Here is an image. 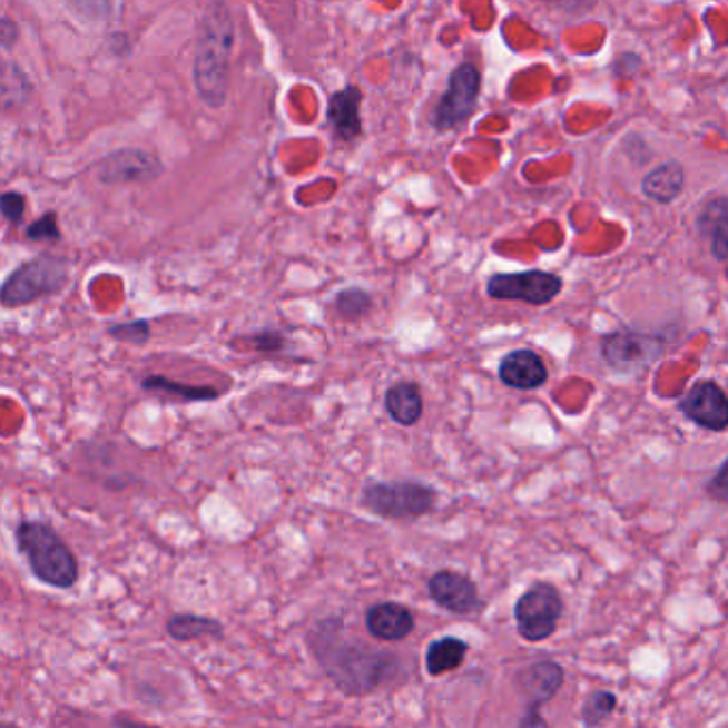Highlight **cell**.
I'll return each mask as SVG.
<instances>
[{"instance_id":"cell-1","label":"cell","mask_w":728,"mask_h":728,"mask_svg":"<svg viewBox=\"0 0 728 728\" xmlns=\"http://www.w3.org/2000/svg\"><path fill=\"white\" fill-rule=\"evenodd\" d=\"M340 630L342 620L329 618L318 622V628L311 634V646L318 662L340 690L348 695H367L395 676L397 656L390 651L344 643Z\"/></svg>"},{"instance_id":"cell-2","label":"cell","mask_w":728,"mask_h":728,"mask_svg":"<svg viewBox=\"0 0 728 728\" xmlns=\"http://www.w3.org/2000/svg\"><path fill=\"white\" fill-rule=\"evenodd\" d=\"M235 46V22L225 4H214L201 18L193 60V83L201 104L218 109L227 104Z\"/></svg>"},{"instance_id":"cell-3","label":"cell","mask_w":728,"mask_h":728,"mask_svg":"<svg viewBox=\"0 0 728 728\" xmlns=\"http://www.w3.org/2000/svg\"><path fill=\"white\" fill-rule=\"evenodd\" d=\"M16 541L20 553L27 558L30 572L41 583L58 590H71L78 583V560L52 525L43 521H22L16 530Z\"/></svg>"},{"instance_id":"cell-4","label":"cell","mask_w":728,"mask_h":728,"mask_svg":"<svg viewBox=\"0 0 728 728\" xmlns=\"http://www.w3.org/2000/svg\"><path fill=\"white\" fill-rule=\"evenodd\" d=\"M69 283V260L56 255H39L16 267L0 288L4 308H22L41 297L62 291Z\"/></svg>"},{"instance_id":"cell-5","label":"cell","mask_w":728,"mask_h":728,"mask_svg":"<svg viewBox=\"0 0 728 728\" xmlns=\"http://www.w3.org/2000/svg\"><path fill=\"white\" fill-rule=\"evenodd\" d=\"M362 502L383 520H416L434 511L436 492L419 481L367 483Z\"/></svg>"},{"instance_id":"cell-6","label":"cell","mask_w":728,"mask_h":728,"mask_svg":"<svg viewBox=\"0 0 728 728\" xmlns=\"http://www.w3.org/2000/svg\"><path fill=\"white\" fill-rule=\"evenodd\" d=\"M564 286V281L545 269H530L515 274H494L485 291L492 299L500 302H523L528 306H547L553 302Z\"/></svg>"},{"instance_id":"cell-7","label":"cell","mask_w":728,"mask_h":728,"mask_svg":"<svg viewBox=\"0 0 728 728\" xmlns=\"http://www.w3.org/2000/svg\"><path fill=\"white\" fill-rule=\"evenodd\" d=\"M481 92V73L474 65L464 62L449 76V83L439 105L432 114V125L436 130L458 129L464 125L476 109Z\"/></svg>"},{"instance_id":"cell-8","label":"cell","mask_w":728,"mask_h":728,"mask_svg":"<svg viewBox=\"0 0 728 728\" xmlns=\"http://www.w3.org/2000/svg\"><path fill=\"white\" fill-rule=\"evenodd\" d=\"M562 616V599L555 588L541 583L528 590L515 604L518 630L525 641H545Z\"/></svg>"},{"instance_id":"cell-9","label":"cell","mask_w":728,"mask_h":728,"mask_svg":"<svg viewBox=\"0 0 728 728\" xmlns=\"http://www.w3.org/2000/svg\"><path fill=\"white\" fill-rule=\"evenodd\" d=\"M165 174L163 160L141 148H120L97 160L95 176L107 186L148 184Z\"/></svg>"},{"instance_id":"cell-10","label":"cell","mask_w":728,"mask_h":728,"mask_svg":"<svg viewBox=\"0 0 728 728\" xmlns=\"http://www.w3.org/2000/svg\"><path fill=\"white\" fill-rule=\"evenodd\" d=\"M600 353L602 360L618 372H639L665 353V342L650 334L620 329L602 338Z\"/></svg>"},{"instance_id":"cell-11","label":"cell","mask_w":728,"mask_h":728,"mask_svg":"<svg viewBox=\"0 0 728 728\" xmlns=\"http://www.w3.org/2000/svg\"><path fill=\"white\" fill-rule=\"evenodd\" d=\"M679 411L692 423L711 432L728 430V395L714 381H699L679 400Z\"/></svg>"},{"instance_id":"cell-12","label":"cell","mask_w":728,"mask_h":728,"mask_svg":"<svg viewBox=\"0 0 728 728\" xmlns=\"http://www.w3.org/2000/svg\"><path fill=\"white\" fill-rule=\"evenodd\" d=\"M430 599L451 613L469 616L481 609V599L474 581L455 571H439L427 581Z\"/></svg>"},{"instance_id":"cell-13","label":"cell","mask_w":728,"mask_h":728,"mask_svg":"<svg viewBox=\"0 0 728 728\" xmlns=\"http://www.w3.org/2000/svg\"><path fill=\"white\" fill-rule=\"evenodd\" d=\"M362 99H364V92L355 83H348L346 88H342L329 97L327 127L338 141L348 144V141H355L357 137H362V132H364Z\"/></svg>"},{"instance_id":"cell-14","label":"cell","mask_w":728,"mask_h":728,"mask_svg":"<svg viewBox=\"0 0 728 728\" xmlns=\"http://www.w3.org/2000/svg\"><path fill=\"white\" fill-rule=\"evenodd\" d=\"M498 376L511 390L530 391L543 387L549 372L539 353L530 348H518L502 357L498 365Z\"/></svg>"},{"instance_id":"cell-15","label":"cell","mask_w":728,"mask_h":728,"mask_svg":"<svg viewBox=\"0 0 728 728\" xmlns=\"http://www.w3.org/2000/svg\"><path fill=\"white\" fill-rule=\"evenodd\" d=\"M365 628L378 641H402L415 630V616L400 602H376L365 611Z\"/></svg>"},{"instance_id":"cell-16","label":"cell","mask_w":728,"mask_h":728,"mask_svg":"<svg viewBox=\"0 0 728 728\" xmlns=\"http://www.w3.org/2000/svg\"><path fill=\"white\" fill-rule=\"evenodd\" d=\"M683 184H686V174H683L681 163L667 160V163L653 167L651 171H648L643 176V180H641V193L650 201H656L660 206H667V204H673L677 197L681 195Z\"/></svg>"},{"instance_id":"cell-17","label":"cell","mask_w":728,"mask_h":728,"mask_svg":"<svg viewBox=\"0 0 728 728\" xmlns=\"http://www.w3.org/2000/svg\"><path fill=\"white\" fill-rule=\"evenodd\" d=\"M699 232L709 239L716 260H728V197H716L702 206L697 218Z\"/></svg>"},{"instance_id":"cell-18","label":"cell","mask_w":728,"mask_h":728,"mask_svg":"<svg viewBox=\"0 0 728 728\" xmlns=\"http://www.w3.org/2000/svg\"><path fill=\"white\" fill-rule=\"evenodd\" d=\"M562 683L564 671L555 662H539L521 673V692L530 701V707H541L551 697H555Z\"/></svg>"},{"instance_id":"cell-19","label":"cell","mask_w":728,"mask_h":728,"mask_svg":"<svg viewBox=\"0 0 728 728\" xmlns=\"http://www.w3.org/2000/svg\"><path fill=\"white\" fill-rule=\"evenodd\" d=\"M385 411L402 427H411L423 416V395L413 381H397L385 393Z\"/></svg>"},{"instance_id":"cell-20","label":"cell","mask_w":728,"mask_h":728,"mask_svg":"<svg viewBox=\"0 0 728 728\" xmlns=\"http://www.w3.org/2000/svg\"><path fill=\"white\" fill-rule=\"evenodd\" d=\"M141 390L157 393V395H167L178 402H211L220 397V391L209 385H188V383H178L160 374H150L141 381Z\"/></svg>"},{"instance_id":"cell-21","label":"cell","mask_w":728,"mask_h":728,"mask_svg":"<svg viewBox=\"0 0 728 728\" xmlns=\"http://www.w3.org/2000/svg\"><path fill=\"white\" fill-rule=\"evenodd\" d=\"M466 651H469V646L462 639H455V637L436 639L425 651V669L430 676L434 677L451 673L458 667H462Z\"/></svg>"},{"instance_id":"cell-22","label":"cell","mask_w":728,"mask_h":728,"mask_svg":"<svg viewBox=\"0 0 728 728\" xmlns=\"http://www.w3.org/2000/svg\"><path fill=\"white\" fill-rule=\"evenodd\" d=\"M167 632L176 641H195V639H208V637H223V624L218 620H211L206 616H195V613H178L169 618L167 622Z\"/></svg>"},{"instance_id":"cell-23","label":"cell","mask_w":728,"mask_h":728,"mask_svg":"<svg viewBox=\"0 0 728 728\" xmlns=\"http://www.w3.org/2000/svg\"><path fill=\"white\" fill-rule=\"evenodd\" d=\"M32 92V86L20 67L13 62H4L2 69V107L13 109L18 105L27 104Z\"/></svg>"},{"instance_id":"cell-24","label":"cell","mask_w":728,"mask_h":728,"mask_svg":"<svg viewBox=\"0 0 728 728\" xmlns=\"http://www.w3.org/2000/svg\"><path fill=\"white\" fill-rule=\"evenodd\" d=\"M334 304H336V311H338L342 318L353 321V318H360V316L370 313L374 299H372V295L365 288L351 286V288L340 291Z\"/></svg>"},{"instance_id":"cell-25","label":"cell","mask_w":728,"mask_h":728,"mask_svg":"<svg viewBox=\"0 0 728 728\" xmlns=\"http://www.w3.org/2000/svg\"><path fill=\"white\" fill-rule=\"evenodd\" d=\"M616 695L607 692V690H599L594 695H590V699L583 705V720L588 727H597L607 716H611V711L616 709Z\"/></svg>"},{"instance_id":"cell-26","label":"cell","mask_w":728,"mask_h":728,"mask_svg":"<svg viewBox=\"0 0 728 728\" xmlns=\"http://www.w3.org/2000/svg\"><path fill=\"white\" fill-rule=\"evenodd\" d=\"M107 334L111 338L120 340V342H129V344H146L150 336H153V327L148 321L139 318V321H127V323H116L111 327H107Z\"/></svg>"},{"instance_id":"cell-27","label":"cell","mask_w":728,"mask_h":728,"mask_svg":"<svg viewBox=\"0 0 728 728\" xmlns=\"http://www.w3.org/2000/svg\"><path fill=\"white\" fill-rule=\"evenodd\" d=\"M27 239L30 242H58L60 239V227H58V214L48 211L39 216L35 223L27 227Z\"/></svg>"},{"instance_id":"cell-28","label":"cell","mask_w":728,"mask_h":728,"mask_svg":"<svg viewBox=\"0 0 728 728\" xmlns=\"http://www.w3.org/2000/svg\"><path fill=\"white\" fill-rule=\"evenodd\" d=\"M0 211L4 216L7 223L20 227L24 223V216H27V197L18 190H7L2 193L0 197Z\"/></svg>"},{"instance_id":"cell-29","label":"cell","mask_w":728,"mask_h":728,"mask_svg":"<svg viewBox=\"0 0 728 728\" xmlns=\"http://www.w3.org/2000/svg\"><path fill=\"white\" fill-rule=\"evenodd\" d=\"M242 340L248 342L257 353H265V355L281 353L286 346V338L278 329H260L257 334L242 336Z\"/></svg>"},{"instance_id":"cell-30","label":"cell","mask_w":728,"mask_h":728,"mask_svg":"<svg viewBox=\"0 0 728 728\" xmlns=\"http://www.w3.org/2000/svg\"><path fill=\"white\" fill-rule=\"evenodd\" d=\"M707 494L714 500L727 502L728 500V460L720 466V470L714 474V479L707 483Z\"/></svg>"},{"instance_id":"cell-31","label":"cell","mask_w":728,"mask_h":728,"mask_svg":"<svg viewBox=\"0 0 728 728\" xmlns=\"http://www.w3.org/2000/svg\"><path fill=\"white\" fill-rule=\"evenodd\" d=\"M18 37H20L18 24L7 13H2L0 16V43H2V48L11 50V46L18 41Z\"/></svg>"},{"instance_id":"cell-32","label":"cell","mask_w":728,"mask_h":728,"mask_svg":"<svg viewBox=\"0 0 728 728\" xmlns=\"http://www.w3.org/2000/svg\"><path fill=\"white\" fill-rule=\"evenodd\" d=\"M518 728H549L547 727L543 716L539 714V707H528V714L525 718L521 720L520 727Z\"/></svg>"},{"instance_id":"cell-33","label":"cell","mask_w":728,"mask_h":728,"mask_svg":"<svg viewBox=\"0 0 728 728\" xmlns=\"http://www.w3.org/2000/svg\"><path fill=\"white\" fill-rule=\"evenodd\" d=\"M116 728H158L153 727V725H146V722H139V720H132V718H127V716H118L114 720Z\"/></svg>"},{"instance_id":"cell-34","label":"cell","mask_w":728,"mask_h":728,"mask_svg":"<svg viewBox=\"0 0 728 728\" xmlns=\"http://www.w3.org/2000/svg\"><path fill=\"white\" fill-rule=\"evenodd\" d=\"M0 728H20V727H18V725H13V722H4V725H2V727Z\"/></svg>"}]
</instances>
